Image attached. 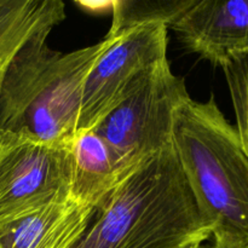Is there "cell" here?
Wrapping results in <instances>:
<instances>
[{
  "label": "cell",
  "mask_w": 248,
  "mask_h": 248,
  "mask_svg": "<svg viewBox=\"0 0 248 248\" xmlns=\"http://www.w3.org/2000/svg\"><path fill=\"white\" fill-rule=\"evenodd\" d=\"M212 232L172 145L119 183L74 248H190Z\"/></svg>",
  "instance_id": "1"
},
{
  "label": "cell",
  "mask_w": 248,
  "mask_h": 248,
  "mask_svg": "<svg viewBox=\"0 0 248 248\" xmlns=\"http://www.w3.org/2000/svg\"><path fill=\"white\" fill-rule=\"evenodd\" d=\"M47 36L28 41L10 64L0 87V131L72 148L85 80L111 39L107 34L94 45L62 53L48 47Z\"/></svg>",
  "instance_id": "2"
},
{
  "label": "cell",
  "mask_w": 248,
  "mask_h": 248,
  "mask_svg": "<svg viewBox=\"0 0 248 248\" xmlns=\"http://www.w3.org/2000/svg\"><path fill=\"white\" fill-rule=\"evenodd\" d=\"M173 149L213 239L248 247V156L213 94L179 109Z\"/></svg>",
  "instance_id": "3"
},
{
  "label": "cell",
  "mask_w": 248,
  "mask_h": 248,
  "mask_svg": "<svg viewBox=\"0 0 248 248\" xmlns=\"http://www.w3.org/2000/svg\"><path fill=\"white\" fill-rule=\"evenodd\" d=\"M169 61L145 75L92 130L107 142L127 176L173 145L177 113L190 99Z\"/></svg>",
  "instance_id": "4"
},
{
  "label": "cell",
  "mask_w": 248,
  "mask_h": 248,
  "mask_svg": "<svg viewBox=\"0 0 248 248\" xmlns=\"http://www.w3.org/2000/svg\"><path fill=\"white\" fill-rule=\"evenodd\" d=\"M70 148L0 131V223L70 199Z\"/></svg>",
  "instance_id": "5"
},
{
  "label": "cell",
  "mask_w": 248,
  "mask_h": 248,
  "mask_svg": "<svg viewBox=\"0 0 248 248\" xmlns=\"http://www.w3.org/2000/svg\"><path fill=\"white\" fill-rule=\"evenodd\" d=\"M167 29L153 23L108 33L110 44L85 80L78 132L92 130L145 75L169 61Z\"/></svg>",
  "instance_id": "6"
},
{
  "label": "cell",
  "mask_w": 248,
  "mask_h": 248,
  "mask_svg": "<svg viewBox=\"0 0 248 248\" xmlns=\"http://www.w3.org/2000/svg\"><path fill=\"white\" fill-rule=\"evenodd\" d=\"M171 28L186 50L222 67L248 53V0H196Z\"/></svg>",
  "instance_id": "7"
},
{
  "label": "cell",
  "mask_w": 248,
  "mask_h": 248,
  "mask_svg": "<svg viewBox=\"0 0 248 248\" xmlns=\"http://www.w3.org/2000/svg\"><path fill=\"white\" fill-rule=\"evenodd\" d=\"M94 210L73 199L0 223V248H74Z\"/></svg>",
  "instance_id": "8"
},
{
  "label": "cell",
  "mask_w": 248,
  "mask_h": 248,
  "mask_svg": "<svg viewBox=\"0 0 248 248\" xmlns=\"http://www.w3.org/2000/svg\"><path fill=\"white\" fill-rule=\"evenodd\" d=\"M70 150V199L96 210L125 178V172L113 149L93 130L78 132Z\"/></svg>",
  "instance_id": "9"
},
{
  "label": "cell",
  "mask_w": 248,
  "mask_h": 248,
  "mask_svg": "<svg viewBox=\"0 0 248 248\" xmlns=\"http://www.w3.org/2000/svg\"><path fill=\"white\" fill-rule=\"evenodd\" d=\"M65 19L61 0H0V87L10 64L31 39Z\"/></svg>",
  "instance_id": "10"
},
{
  "label": "cell",
  "mask_w": 248,
  "mask_h": 248,
  "mask_svg": "<svg viewBox=\"0 0 248 248\" xmlns=\"http://www.w3.org/2000/svg\"><path fill=\"white\" fill-rule=\"evenodd\" d=\"M196 0H120L110 2L113 21L108 33L119 35L145 24H172Z\"/></svg>",
  "instance_id": "11"
},
{
  "label": "cell",
  "mask_w": 248,
  "mask_h": 248,
  "mask_svg": "<svg viewBox=\"0 0 248 248\" xmlns=\"http://www.w3.org/2000/svg\"><path fill=\"white\" fill-rule=\"evenodd\" d=\"M220 68L224 73L234 107L235 128L248 156V53L230 58Z\"/></svg>",
  "instance_id": "12"
},
{
  "label": "cell",
  "mask_w": 248,
  "mask_h": 248,
  "mask_svg": "<svg viewBox=\"0 0 248 248\" xmlns=\"http://www.w3.org/2000/svg\"><path fill=\"white\" fill-rule=\"evenodd\" d=\"M206 248V247H203ZM207 248H248L245 245L239 244V242L230 241V240L224 239H213V245Z\"/></svg>",
  "instance_id": "13"
},
{
  "label": "cell",
  "mask_w": 248,
  "mask_h": 248,
  "mask_svg": "<svg viewBox=\"0 0 248 248\" xmlns=\"http://www.w3.org/2000/svg\"><path fill=\"white\" fill-rule=\"evenodd\" d=\"M190 248H203V247L201 246V245H198V246H193V247H190Z\"/></svg>",
  "instance_id": "14"
}]
</instances>
